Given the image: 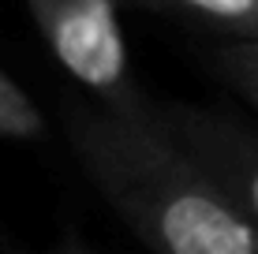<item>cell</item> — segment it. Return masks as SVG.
<instances>
[{
    "instance_id": "6",
    "label": "cell",
    "mask_w": 258,
    "mask_h": 254,
    "mask_svg": "<svg viewBox=\"0 0 258 254\" xmlns=\"http://www.w3.org/2000/svg\"><path fill=\"white\" fill-rule=\"evenodd\" d=\"M221 75L232 90L258 112V38H236L221 49Z\"/></svg>"
},
{
    "instance_id": "2",
    "label": "cell",
    "mask_w": 258,
    "mask_h": 254,
    "mask_svg": "<svg viewBox=\"0 0 258 254\" xmlns=\"http://www.w3.org/2000/svg\"><path fill=\"white\" fill-rule=\"evenodd\" d=\"M52 60L109 112L131 120L157 116L142 98L120 26V0H26Z\"/></svg>"
},
{
    "instance_id": "4",
    "label": "cell",
    "mask_w": 258,
    "mask_h": 254,
    "mask_svg": "<svg viewBox=\"0 0 258 254\" xmlns=\"http://www.w3.org/2000/svg\"><path fill=\"white\" fill-rule=\"evenodd\" d=\"M176 12L221 26L232 38H258V0H157Z\"/></svg>"
},
{
    "instance_id": "1",
    "label": "cell",
    "mask_w": 258,
    "mask_h": 254,
    "mask_svg": "<svg viewBox=\"0 0 258 254\" xmlns=\"http://www.w3.org/2000/svg\"><path fill=\"white\" fill-rule=\"evenodd\" d=\"M68 138L86 180L154 254H258V228L168 135L161 112L131 120L94 101L68 109Z\"/></svg>"
},
{
    "instance_id": "7",
    "label": "cell",
    "mask_w": 258,
    "mask_h": 254,
    "mask_svg": "<svg viewBox=\"0 0 258 254\" xmlns=\"http://www.w3.org/2000/svg\"><path fill=\"white\" fill-rule=\"evenodd\" d=\"M52 254H101V250H90L86 243H79V239H64Z\"/></svg>"
},
{
    "instance_id": "5",
    "label": "cell",
    "mask_w": 258,
    "mask_h": 254,
    "mask_svg": "<svg viewBox=\"0 0 258 254\" xmlns=\"http://www.w3.org/2000/svg\"><path fill=\"white\" fill-rule=\"evenodd\" d=\"M45 131V116L34 105V98L0 67V138L12 142H34Z\"/></svg>"
},
{
    "instance_id": "3",
    "label": "cell",
    "mask_w": 258,
    "mask_h": 254,
    "mask_svg": "<svg viewBox=\"0 0 258 254\" xmlns=\"http://www.w3.org/2000/svg\"><path fill=\"white\" fill-rule=\"evenodd\" d=\"M168 135L187 150L210 180L228 195L239 213L258 228V135L239 120H228L210 109H180L161 112Z\"/></svg>"
}]
</instances>
